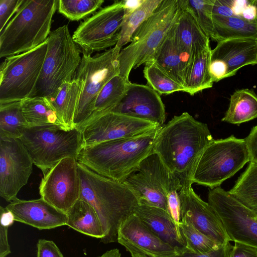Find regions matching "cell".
Here are the masks:
<instances>
[{
  "label": "cell",
  "instance_id": "cell-1",
  "mask_svg": "<svg viewBox=\"0 0 257 257\" xmlns=\"http://www.w3.org/2000/svg\"><path fill=\"white\" fill-rule=\"evenodd\" d=\"M213 140L206 123L184 112L161 126L153 152L180 179L182 187H188L192 184L191 176L200 155Z\"/></svg>",
  "mask_w": 257,
  "mask_h": 257
},
{
  "label": "cell",
  "instance_id": "cell-2",
  "mask_svg": "<svg viewBox=\"0 0 257 257\" xmlns=\"http://www.w3.org/2000/svg\"><path fill=\"white\" fill-rule=\"evenodd\" d=\"M81 180L80 199L96 211L102 225L104 243L117 241L120 223L134 213L139 200L123 183L115 181L92 171L78 162Z\"/></svg>",
  "mask_w": 257,
  "mask_h": 257
},
{
  "label": "cell",
  "instance_id": "cell-3",
  "mask_svg": "<svg viewBox=\"0 0 257 257\" xmlns=\"http://www.w3.org/2000/svg\"><path fill=\"white\" fill-rule=\"evenodd\" d=\"M161 126L136 136L84 147L77 160L99 175L123 183L153 152Z\"/></svg>",
  "mask_w": 257,
  "mask_h": 257
},
{
  "label": "cell",
  "instance_id": "cell-4",
  "mask_svg": "<svg viewBox=\"0 0 257 257\" xmlns=\"http://www.w3.org/2000/svg\"><path fill=\"white\" fill-rule=\"evenodd\" d=\"M58 1L26 0L0 32V57L30 51L43 43L50 34Z\"/></svg>",
  "mask_w": 257,
  "mask_h": 257
},
{
  "label": "cell",
  "instance_id": "cell-5",
  "mask_svg": "<svg viewBox=\"0 0 257 257\" xmlns=\"http://www.w3.org/2000/svg\"><path fill=\"white\" fill-rule=\"evenodd\" d=\"M182 12L179 0H162L152 15L135 31L130 43L121 49L119 74L129 80L133 69L150 61Z\"/></svg>",
  "mask_w": 257,
  "mask_h": 257
},
{
  "label": "cell",
  "instance_id": "cell-6",
  "mask_svg": "<svg viewBox=\"0 0 257 257\" xmlns=\"http://www.w3.org/2000/svg\"><path fill=\"white\" fill-rule=\"evenodd\" d=\"M34 96L53 99L63 83L74 79L82 57L67 25L51 32Z\"/></svg>",
  "mask_w": 257,
  "mask_h": 257
},
{
  "label": "cell",
  "instance_id": "cell-7",
  "mask_svg": "<svg viewBox=\"0 0 257 257\" xmlns=\"http://www.w3.org/2000/svg\"><path fill=\"white\" fill-rule=\"evenodd\" d=\"M20 139L43 175L63 159H77L83 148L81 133L77 127L68 129L57 124L28 126Z\"/></svg>",
  "mask_w": 257,
  "mask_h": 257
},
{
  "label": "cell",
  "instance_id": "cell-8",
  "mask_svg": "<svg viewBox=\"0 0 257 257\" xmlns=\"http://www.w3.org/2000/svg\"><path fill=\"white\" fill-rule=\"evenodd\" d=\"M250 155L244 139L231 135L213 140L203 150L193 172L191 181L213 189L240 170Z\"/></svg>",
  "mask_w": 257,
  "mask_h": 257
},
{
  "label": "cell",
  "instance_id": "cell-9",
  "mask_svg": "<svg viewBox=\"0 0 257 257\" xmlns=\"http://www.w3.org/2000/svg\"><path fill=\"white\" fill-rule=\"evenodd\" d=\"M121 49L114 46L91 56L83 53L74 78L81 83L80 97L74 117V125L79 128L94 111L98 94L114 76L119 74L118 56Z\"/></svg>",
  "mask_w": 257,
  "mask_h": 257
},
{
  "label": "cell",
  "instance_id": "cell-10",
  "mask_svg": "<svg viewBox=\"0 0 257 257\" xmlns=\"http://www.w3.org/2000/svg\"><path fill=\"white\" fill-rule=\"evenodd\" d=\"M48 48L47 39L36 48L7 57L0 66V104L33 97Z\"/></svg>",
  "mask_w": 257,
  "mask_h": 257
},
{
  "label": "cell",
  "instance_id": "cell-11",
  "mask_svg": "<svg viewBox=\"0 0 257 257\" xmlns=\"http://www.w3.org/2000/svg\"><path fill=\"white\" fill-rule=\"evenodd\" d=\"M135 194L140 204L168 212L167 197L182 188L180 179L153 152L123 182Z\"/></svg>",
  "mask_w": 257,
  "mask_h": 257
},
{
  "label": "cell",
  "instance_id": "cell-12",
  "mask_svg": "<svg viewBox=\"0 0 257 257\" xmlns=\"http://www.w3.org/2000/svg\"><path fill=\"white\" fill-rule=\"evenodd\" d=\"M123 19V1H116L82 22L72 38L82 53L90 55L114 47L119 39Z\"/></svg>",
  "mask_w": 257,
  "mask_h": 257
},
{
  "label": "cell",
  "instance_id": "cell-13",
  "mask_svg": "<svg viewBox=\"0 0 257 257\" xmlns=\"http://www.w3.org/2000/svg\"><path fill=\"white\" fill-rule=\"evenodd\" d=\"M208 202L218 216L231 241L257 248V212L220 187L209 190Z\"/></svg>",
  "mask_w": 257,
  "mask_h": 257
},
{
  "label": "cell",
  "instance_id": "cell-14",
  "mask_svg": "<svg viewBox=\"0 0 257 257\" xmlns=\"http://www.w3.org/2000/svg\"><path fill=\"white\" fill-rule=\"evenodd\" d=\"M160 126L149 121L106 111L91 116L79 129L82 135L83 148L136 136Z\"/></svg>",
  "mask_w": 257,
  "mask_h": 257
},
{
  "label": "cell",
  "instance_id": "cell-15",
  "mask_svg": "<svg viewBox=\"0 0 257 257\" xmlns=\"http://www.w3.org/2000/svg\"><path fill=\"white\" fill-rule=\"evenodd\" d=\"M81 180L78 161L62 159L43 175L39 187L41 198L66 213L80 199Z\"/></svg>",
  "mask_w": 257,
  "mask_h": 257
},
{
  "label": "cell",
  "instance_id": "cell-16",
  "mask_svg": "<svg viewBox=\"0 0 257 257\" xmlns=\"http://www.w3.org/2000/svg\"><path fill=\"white\" fill-rule=\"evenodd\" d=\"M33 160L20 139L0 137V196L7 202L17 198L32 172Z\"/></svg>",
  "mask_w": 257,
  "mask_h": 257
},
{
  "label": "cell",
  "instance_id": "cell-17",
  "mask_svg": "<svg viewBox=\"0 0 257 257\" xmlns=\"http://www.w3.org/2000/svg\"><path fill=\"white\" fill-rule=\"evenodd\" d=\"M257 64L254 39H228L217 42L211 50L210 73L214 82L235 75L243 66Z\"/></svg>",
  "mask_w": 257,
  "mask_h": 257
},
{
  "label": "cell",
  "instance_id": "cell-18",
  "mask_svg": "<svg viewBox=\"0 0 257 257\" xmlns=\"http://www.w3.org/2000/svg\"><path fill=\"white\" fill-rule=\"evenodd\" d=\"M179 194L181 221L191 224L219 245L231 241L213 208L195 193L192 185L183 187Z\"/></svg>",
  "mask_w": 257,
  "mask_h": 257
},
{
  "label": "cell",
  "instance_id": "cell-19",
  "mask_svg": "<svg viewBox=\"0 0 257 257\" xmlns=\"http://www.w3.org/2000/svg\"><path fill=\"white\" fill-rule=\"evenodd\" d=\"M108 111L149 121L160 126L166 119L165 105L160 95L148 85L130 82L118 103Z\"/></svg>",
  "mask_w": 257,
  "mask_h": 257
},
{
  "label": "cell",
  "instance_id": "cell-20",
  "mask_svg": "<svg viewBox=\"0 0 257 257\" xmlns=\"http://www.w3.org/2000/svg\"><path fill=\"white\" fill-rule=\"evenodd\" d=\"M117 241L127 250H135L151 257H176L178 254L174 247L150 230L135 213L120 223Z\"/></svg>",
  "mask_w": 257,
  "mask_h": 257
},
{
  "label": "cell",
  "instance_id": "cell-21",
  "mask_svg": "<svg viewBox=\"0 0 257 257\" xmlns=\"http://www.w3.org/2000/svg\"><path fill=\"white\" fill-rule=\"evenodd\" d=\"M6 207L13 213L15 221L39 230L50 229L66 225V213L42 198L29 200L17 198Z\"/></svg>",
  "mask_w": 257,
  "mask_h": 257
},
{
  "label": "cell",
  "instance_id": "cell-22",
  "mask_svg": "<svg viewBox=\"0 0 257 257\" xmlns=\"http://www.w3.org/2000/svg\"><path fill=\"white\" fill-rule=\"evenodd\" d=\"M134 213L164 242L174 247L178 254L186 250V243L180 228L167 211L139 203Z\"/></svg>",
  "mask_w": 257,
  "mask_h": 257
},
{
  "label": "cell",
  "instance_id": "cell-23",
  "mask_svg": "<svg viewBox=\"0 0 257 257\" xmlns=\"http://www.w3.org/2000/svg\"><path fill=\"white\" fill-rule=\"evenodd\" d=\"M182 12L172 27L175 43L183 53L193 57L210 48L209 39L204 33L192 13L179 0Z\"/></svg>",
  "mask_w": 257,
  "mask_h": 257
},
{
  "label": "cell",
  "instance_id": "cell-24",
  "mask_svg": "<svg viewBox=\"0 0 257 257\" xmlns=\"http://www.w3.org/2000/svg\"><path fill=\"white\" fill-rule=\"evenodd\" d=\"M193 57L183 53L178 48L174 39L172 28L150 62L155 63L183 86L187 68Z\"/></svg>",
  "mask_w": 257,
  "mask_h": 257
},
{
  "label": "cell",
  "instance_id": "cell-25",
  "mask_svg": "<svg viewBox=\"0 0 257 257\" xmlns=\"http://www.w3.org/2000/svg\"><path fill=\"white\" fill-rule=\"evenodd\" d=\"M214 36L217 42L233 39H257V19L249 21L238 17L212 16Z\"/></svg>",
  "mask_w": 257,
  "mask_h": 257
},
{
  "label": "cell",
  "instance_id": "cell-26",
  "mask_svg": "<svg viewBox=\"0 0 257 257\" xmlns=\"http://www.w3.org/2000/svg\"><path fill=\"white\" fill-rule=\"evenodd\" d=\"M211 51L210 47L195 55L187 68L183 86L191 95L213 86L209 69Z\"/></svg>",
  "mask_w": 257,
  "mask_h": 257
},
{
  "label": "cell",
  "instance_id": "cell-27",
  "mask_svg": "<svg viewBox=\"0 0 257 257\" xmlns=\"http://www.w3.org/2000/svg\"><path fill=\"white\" fill-rule=\"evenodd\" d=\"M66 225L87 235L101 239L104 233L99 218L94 208L79 199L66 213Z\"/></svg>",
  "mask_w": 257,
  "mask_h": 257
},
{
  "label": "cell",
  "instance_id": "cell-28",
  "mask_svg": "<svg viewBox=\"0 0 257 257\" xmlns=\"http://www.w3.org/2000/svg\"><path fill=\"white\" fill-rule=\"evenodd\" d=\"M81 83L74 78L63 83L55 97L50 100L58 119L65 127L72 129L74 117L80 97Z\"/></svg>",
  "mask_w": 257,
  "mask_h": 257
},
{
  "label": "cell",
  "instance_id": "cell-29",
  "mask_svg": "<svg viewBox=\"0 0 257 257\" xmlns=\"http://www.w3.org/2000/svg\"><path fill=\"white\" fill-rule=\"evenodd\" d=\"M257 117V95L252 90H237L231 95L228 108L221 120L240 124Z\"/></svg>",
  "mask_w": 257,
  "mask_h": 257
},
{
  "label": "cell",
  "instance_id": "cell-30",
  "mask_svg": "<svg viewBox=\"0 0 257 257\" xmlns=\"http://www.w3.org/2000/svg\"><path fill=\"white\" fill-rule=\"evenodd\" d=\"M21 106L29 126L47 124L63 125L51 101L46 97L27 98L21 101Z\"/></svg>",
  "mask_w": 257,
  "mask_h": 257
},
{
  "label": "cell",
  "instance_id": "cell-31",
  "mask_svg": "<svg viewBox=\"0 0 257 257\" xmlns=\"http://www.w3.org/2000/svg\"><path fill=\"white\" fill-rule=\"evenodd\" d=\"M228 192L243 205L257 212V163L250 162Z\"/></svg>",
  "mask_w": 257,
  "mask_h": 257
},
{
  "label": "cell",
  "instance_id": "cell-32",
  "mask_svg": "<svg viewBox=\"0 0 257 257\" xmlns=\"http://www.w3.org/2000/svg\"><path fill=\"white\" fill-rule=\"evenodd\" d=\"M28 126L21 101L0 104V137L20 139Z\"/></svg>",
  "mask_w": 257,
  "mask_h": 257
},
{
  "label": "cell",
  "instance_id": "cell-33",
  "mask_svg": "<svg viewBox=\"0 0 257 257\" xmlns=\"http://www.w3.org/2000/svg\"><path fill=\"white\" fill-rule=\"evenodd\" d=\"M130 82L119 74L112 78L98 94L90 117L108 111L116 105L123 96Z\"/></svg>",
  "mask_w": 257,
  "mask_h": 257
},
{
  "label": "cell",
  "instance_id": "cell-34",
  "mask_svg": "<svg viewBox=\"0 0 257 257\" xmlns=\"http://www.w3.org/2000/svg\"><path fill=\"white\" fill-rule=\"evenodd\" d=\"M162 0H145L140 7L133 12L122 23L119 32V39L115 46L120 49L130 43L137 29L156 10Z\"/></svg>",
  "mask_w": 257,
  "mask_h": 257
},
{
  "label": "cell",
  "instance_id": "cell-35",
  "mask_svg": "<svg viewBox=\"0 0 257 257\" xmlns=\"http://www.w3.org/2000/svg\"><path fill=\"white\" fill-rule=\"evenodd\" d=\"M145 65L143 73L148 85L159 94H169L177 91L185 92V88L181 84L155 63L150 62Z\"/></svg>",
  "mask_w": 257,
  "mask_h": 257
},
{
  "label": "cell",
  "instance_id": "cell-36",
  "mask_svg": "<svg viewBox=\"0 0 257 257\" xmlns=\"http://www.w3.org/2000/svg\"><path fill=\"white\" fill-rule=\"evenodd\" d=\"M185 241L186 250L195 253H204L218 248L219 245L196 229L191 224L181 221L179 224Z\"/></svg>",
  "mask_w": 257,
  "mask_h": 257
},
{
  "label": "cell",
  "instance_id": "cell-37",
  "mask_svg": "<svg viewBox=\"0 0 257 257\" xmlns=\"http://www.w3.org/2000/svg\"><path fill=\"white\" fill-rule=\"evenodd\" d=\"M215 0H180L181 4L193 14L209 39L213 40L214 27L212 10Z\"/></svg>",
  "mask_w": 257,
  "mask_h": 257
},
{
  "label": "cell",
  "instance_id": "cell-38",
  "mask_svg": "<svg viewBox=\"0 0 257 257\" xmlns=\"http://www.w3.org/2000/svg\"><path fill=\"white\" fill-rule=\"evenodd\" d=\"M103 0H59V12L71 21H79L93 14L102 6Z\"/></svg>",
  "mask_w": 257,
  "mask_h": 257
},
{
  "label": "cell",
  "instance_id": "cell-39",
  "mask_svg": "<svg viewBox=\"0 0 257 257\" xmlns=\"http://www.w3.org/2000/svg\"><path fill=\"white\" fill-rule=\"evenodd\" d=\"M0 257H6L11 253L8 241V228L14 221L13 213L6 207L1 206Z\"/></svg>",
  "mask_w": 257,
  "mask_h": 257
},
{
  "label": "cell",
  "instance_id": "cell-40",
  "mask_svg": "<svg viewBox=\"0 0 257 257\" xmlns=\"http://www.w3.org/2000/svg\"><path fill=\"white\" fill-rule=\"evenodd\" d=\"M25 0H0V32L16 14Z\"/></svg>",
  "mask_w": 257,
  "mask_h": 257
},
{
  "label": "cell",
  "instance_id": "cell-41",
  "mask_svg": "<svg viewBox=\"0 0 257 257\" xmlns=\"http://www.w3.org/2000/svg\"><path fill=\"white\" fill-rule=\"evenodd\" d=\"M37 247V257H64L57 245L52 240L40 239Z\"/></svg>",
  "mask_w": 257,
  "mask_h": 257
},
{
  "label": "cell",
  "instance_id": "cell-42",
  "mask_svg": "<svg viewBox=\"0 0 257 257\" xmlns=\"http://www.w3.org/2000/svg\"><path fill=\"white\" fill-rule=\"evenodd\" d=\"M232 246L230 242H228L216 249L204 253H195L186 250L176 257H229Z\"/></svg>",
  "mask_w": 257,
  "mask_h": 257
},
{
  "label": "cell",
  "instance_id": "cell-43",
  "mask_svg": "<svg viewBox=\"0 0 257 257\" xmlns=\"http://www.w3.org/2000/svg\"><path fill=\"white\" fill-rule=\"evenodd\" d=\"M234 0H215L212 16L219 17H235L233 11Z\"/></svg>",
  "mask_w": 257,
  "mask_h": 257
},
{
  "label": "cell",
  "instance_id": "cell-44",
  "mask_svg": "<svg viewBox=\"0 0 257 257\" xmlns=\"http://www.w3.org/2000/svg\"><path fill=\"white\" fill-rule=\"evenodd\" d=\"M229 257H257V248L241 242L234 241Z\"/></svg>",
  "mask_w": 257,
  "mask_h": 257
},
{
  "label": "cell",
  "instance_id": "cell-45",
  "mask_svg": "<svg viewBox=\"0 0 257 257\" xmlns=\"http://www.w3.org/2000/svg\"><path fill=\"white\" fill-rule=\"evenodd\" d=\"M244 139L250 155V162L257 163V125L251 128Z\"/></svg>",
  "mask_w": 257,
  "mask_h": 257
},
{
  "label": "cell",
  "instance_id": "cell-46",
  "mask_svg": "<svg viewBox=\"0 0 257 257\" xmlns=\"http://www.w3.org/2000/svg\"><path fill=\"white\" fill-rule=\"evenodd\" d=\"M145 0H125L123 1L124 19L123 21L133 12L141 6Z\"/></svg>",
  "mask_w": 257,
  "mask_h": 257
},
{
  "label": "cell",
  "instance_id": "cell-47",
  "mask_svg": "<svg viewBox=\"0 0 257 257\" xmlns=\"http://www.w3.org/2000/svg\"><path fill=\"white\" fill-rule=\"evenodd\" d=\"M121 254L117 248L107 251L98 257H120Z\"/></svg>",
  "mask_w": 257,
  "mask_h": 257
},
{
  "label": "cell",
  "instance_id": "cell-48",
  "mask_svg": "<svg viewBox=\"0 0 257 257\" xmlns=\"http://www.w3.org/2000/svg\"><path fill=\"white\" fill-rule=\"evenodd\" d=\"M131 254L132 257H151L144 253L135 250H128Z\"/></svg>",
  "mask_w": 257,
  "mask_h": 257
},
{
  "label": "cell",
  "instance_id": "cell-49",
  "mask_svg": "<svg viewBox=\"0 0 257 257\" xmlns=\"http://www.w3.org/2000/svg\"><path fill=\"white\" fill-rule=\"evenodd\" d=\"M255 6L256 8V10H257V1L256 0H255Z\"/></svg>",
  "mask_w": 257,
  "mask_h": 257
},
{
  "label": "cell",
  "instance_id": "cell-50",
  "mask_svg": "<svg viewBox=\"0 0 257 257\" xmlns=\"http://www.w3.org/2000/svg\"><path fill=\"white\" fill-rule=\"evenodd\" d=\"M256 45H257V39H256Z\"/></svg>",
  "mask_w": 257,
  "mask_h": 257
}]
</instances>
